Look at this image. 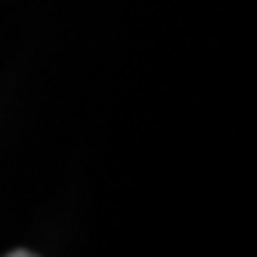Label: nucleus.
<instances>
[{"label": "nucleus", "instance_id": "obj_1", "mask_svg": "<svg viewBox=\"0 0 257 257\" xmlns=\"http://www.w3.org/2000/svg\"><path fill=\"white\" fill-rule=\"evenodd\" d=\"M7 257H38V254H31V251H13V254H7Z\"/></svg>", "mask_w": 257, "mask_h": 257}]
</instances>
